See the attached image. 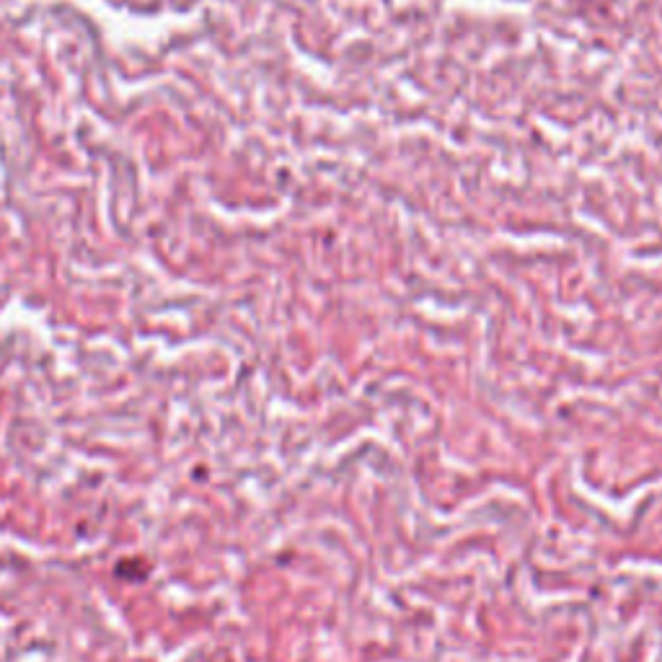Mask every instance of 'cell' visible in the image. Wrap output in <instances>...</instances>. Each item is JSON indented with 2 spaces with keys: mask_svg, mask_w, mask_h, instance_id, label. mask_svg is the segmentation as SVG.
I'll return each instance as SVG.
<instances>
[{
  "mask_svg": "<svg viewBox=\"0 0 662 662\" xmlns=\"http://www.w3.org/2000/svg\"><path fill=\"white\" fill-rule=\"evenodd\" d=\"M114 572H117V577H132V575H135V580H143V577H145L143 564H135V562H130V559H127V562H119Z\"/></svg>",
  "mask_w": 662,
  "mask_h": 662,
  "instance_id": "obj_1",
  "label": "cell"
}]
</instances>
